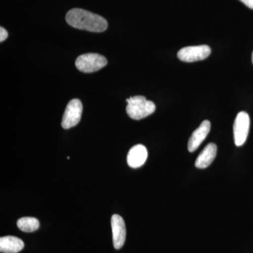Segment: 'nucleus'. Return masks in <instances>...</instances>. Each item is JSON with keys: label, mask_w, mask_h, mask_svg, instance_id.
I'll list each match as a JSON object with an SVG mask.
<instances>
[{"label": "nucleus", "mask_w": 253, "mask_h": 253, "mask_svg": "<svg viewBox=\"0 0 253 253\" xmlns=\"http://www.w3.org/2000/svg\"><path fill=\"white\" fill-rule=\"evenodd\" d=\"M66 20L73 28L94 33H101L108 28L107 21L102 16L77 8L68 11Z\"/></svg>", "instance_id": "nucleus-1"}, {"label": "nucleus", "mask_w": 253, "mask_h": 253, "mask_svg": "<svg viewBox=\"0 0 253 253\" xmlns=\"http://www.w3.org/2000/svg\"><path fill=\"white\" fill-rule=\"evenodd\" d=\"M126 113L131 119L139 121L147 117L156 111V105L143 96H135L126 99Z\"/></svg>", "instance_id": "nucleus-2"}, {"label": "nucleus", "mask_w": 253, "mask_h": 253, "mask_svg": "<svg viewBox=\"0 0 253 253\" xmlns=\"http://www.w3.org/2000/svg\"><path fill=\"white\" fill-rule=\"evenodd\" d=\"M107 63V59L102 55L88 53L78 56L76 61V66L81 72L90 73L104 68Z\"/></svg>", "instance_id": "nucleus-3"}, {"label": "nucleus", "mask_w": 253, "mask_h": 253, "mask_svg": "<svg viewBox=\"0 0 253 253\" xmlns=\"http://www.w3.org/2000/svg\"><path fill=\"white\" fill-rule=\"evenodd\" d=\"M83 109V104L79 99H73L68 103L61 122L63 129H70L77 126L81 121Z\"/></svg>", "instance_id": "nucleus-4"}, {"label": "nucleus", "mask_w": 253, "mask_h": 253, "mask_svg": "<svg viewBox=\"0 0 253 253\" xmlns=\"http://www.w3.org/2000/svg\"><path fill=\"white\" fill-rule=\"evenodd\" d=\"M211 54L208 45L186 46L178 51V59L184 62L191 63L207 59Z\"/></svg>", "instance_id": "nucleus-5"}, {"label": "nucleus", "mask_w": 253, "mask_h": 253, "mask_svg": "<svg viewBox=\"0 0 253 253\" xmlns=\"http://www.w3.org/2000/svg\"><path fill=\"white\" fill-rule=\"evenodd\" d=\"M250 117L247 113L241 111L238 113L234 124V142L237 146H241L246 142L249 135Z\"/></svg>", "instance_id": "nucleus-6"}, {"label": "nucleus", "mask_w": 253, "mask_h": 253, "mask_svg": "<svg viewBox=\"0 0 253 253\" xmlns=\"http://www.w3.org/2000/svg\"><path fill=\"white\" fill-rule=\"evenodd\" d=\"M113 242L115 249L119 250L123 247L126 239V228L123 217L118 214H113L111 217Z\"/></svg>", "instance_id": "nucleus-7"}, {"label": "nucleus", "mask_w": 253, "mask_h": 253, "mask_svg": "<svg viewBox=\"0 0 253 253\" xmlns=\"http://www.w3.org/2000/svg\"><path fill=\"white\" fill-rule=\"evenodd\" d=\"M211 124L209 121H204L201 126L197 128L191 134L188 142V150L189 152H194L203 141L207 137L208 134L211 131Z\"/></svg>", "instance_id": "nucleus-8"}, {"label": "nucleus", "mask_w": 253, "mask_h": 253, "mask_svg": "<svg viewBox=\"0 0 253 253\" xmlns=\"http://www.w3.org/2000/svg\"><path fill=\"white\" fill-rule=\"evenodd\" d=\"M148 151L144 145L137 144L133 146L126 157L128 166L131 168H140L146 162Z\"/></svg>", "instance_id": "nucleus-9"}, {"label": "nucleus", "mask_w": 253, "mask_h": 253, "mask_svg": "<svg viewBox=\"0 0 253 253\" xmlns=\"http://www.w3.org/2000/svg\"><path fill=\"white\" fill-rule=\"evenodd\" d=\"M217 145L213 143L208 144L198 156L195 162V166L199 169H205L209 167L217 156Z\"/></svg>", "instance_id": "nucleus-10"}, {"label": "nucleus", "mask_w": 253, "mask_h": 253, "mask_svg": "<svg viewBox=\"0 0 253 253\" xmlns=\"http://www.w3.org/2000/svg\"><path fill=\"white\" fill-rule=\"evenodd\" d=\"M24 248L22 240L15 236H7L0 239V251L3 253H18Z\"/></svg>", "instance_id": "nucleus-11"}, {"label": "nucleus", "mask_w": 253, "mask_h": 253, "mask_svg": "<svg viewBox=\"0 0 253 253\" xmlns=\"http://www.w3.org/2000/svg\"><path fill=\"white\" fill-rule=\"evenodd\" d=\"M17 226L23 232H33L39 229L40 222L34 217H22L17 221Z\"/></svg>", "instance_id": "nucleus-12"}, {"label": "nucleus", "mask_w": 253, "mask_h": 253, "mask_svg": "<svg viewBox=\"0 0 253 253\" xmlns=\"http://www.w3.org/2000/svg\"><path fill=\"white\" fill-rule=\"evenodd\" d=\"M8 36H9L8 32L6 31L4 28H0V42H4L5 40L7 38Z\"/></svg>", "instance_id": "nucleus-13"}, {"label": "nucleus", "mask_w": 253, "mask_h": 253, "mask_svg": "<svg viewBox=\"0 0 253 253\" xmlns=\"http://www.w3.org/2000/svg\"><path fill=\"white\" fill-rule=\"evenodd\" d=\"M240 1L244 3L250 9H253V0H240Z\"/></svg>", "instance_id": "nucleus-14"}, {"label": "nucleus", "mask_w": 253, "mask_h": 253, "mask_svg": "<svg viewBox=\"0 0 253 253\" xmlns=\"http://www.w3.org/2000/svg\"><path fill=\"white\" fill-rule=\"evenodd\" d=\"M252 61H253V54H252Z\"/></svg>", "instance_id": "nucleus-15"}]
</instances>
